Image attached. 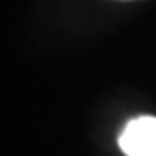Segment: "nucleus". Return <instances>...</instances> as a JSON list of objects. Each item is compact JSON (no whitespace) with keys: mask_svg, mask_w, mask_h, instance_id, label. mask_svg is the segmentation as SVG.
<instances>
[{"mask_svg":"<svg viewBox=\"0 0 156 156\" xmlns=\"http://www.w3.org/2000/svg\"><path fill=\"white\" fill-rule=\"evenodd\" d=\"M118 144L126 156H156V118L140 116L130 120Z\"/></svg>","mask_w":156,"mask_h":156,"instance_id":"f257e3e1","label":"nucleus"}]
</instances>
